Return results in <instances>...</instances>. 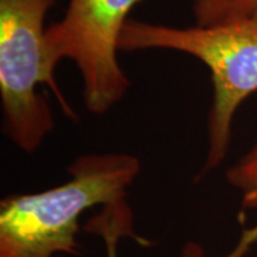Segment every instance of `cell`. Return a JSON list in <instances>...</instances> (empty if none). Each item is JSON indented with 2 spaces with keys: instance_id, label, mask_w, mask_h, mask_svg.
I'll list each match as a JSON object with an SVG mask.
<instances>
[{
  "instance_id": "1",
  "label": "cell",
  "mask_w": 257,
  "mask_h": 257,
  "mask_svg": "<svg viewBox=\"0 0 257 257\" xmlns=\"http://www.w3.org/2000/svg\"><path fill=\"white\" fill-rule=\"evenodd\" d=\"M139 173L138 157L86 155L70 165L66 183L6 196L0 202V257L77 256L83 213L99 204L124 203L127 187Z\"/></svg>"
},
{
  "instance_id": "2",
  "label": "cell",
  "mask_w": 257,
  "mask_h": 257,
  "mask_svg": "<svg viewBox=\"0 0 257 257\" xmlns=\"http://www.w3.org/2000/svg\"><path fill=\"white\" fill-rule=\"evenodd\" d=\"M149 49L186 53L210 70L213 96L202 175L213 172L227 156L236 111L257 92V20L192 28L128 20L120 35V52Z\"/></svg>"
},
{
  "instance_id": "3",
  "label": "cell",
  "mask_w": 257,
  "mask_h": 257,
  "mask_svg": "<svg viewBox=\"0 0 257 257\" xmlns=\"http://www.w3.org/2000/svg\"><path fill=\"white\" fill-rule=\"evenodd\" d=\"M59 0H0V99L3 133L23 150L35 153L55 127L45 94L46 84L66 116L76 113L57 86L49 60L45 20Z\"/></svg>"
},
{
  "instance_id": "4",
  "label": "cell",
  "mask_w": 257,
  "mask_h": 257,
  "mask_svg": "<svg viewBox=\"0 0 257 257\" xmlns=\"http://www.w3.org/2000/svg\"><path fill=\"white\" fill-rule=\"evenodd\" d=\"M140 0H69L62 20L46 29L49 60L76 63L83 103L92 114H104L130 87L119 60V40L128 15Z\"/></svg>"
},
{
  "instance_id": "5",
  "label": "cell",
  "mask_w": 257,
  "mask_h": 257,
  "mask_svg": "<svg viewBox=\"0 0 257 257\" xmlns=\"http://www.w3.org/2000/svg\"><path fill=\"white\" fill-rule=\"evenodd\" d=\"M93 229L100 234L104 241L106 257H117V243L121 237H135L132 229V213L126 203L104 207L99 217L93 221ZM256 240L257 226L254 229L248 230L246 236L240 241L239 247L227 257H241ZM184 257H203V253L199 247L189 248L184 251Z\"/></svg>"
},
{
  "instance_id": "6",
  "label": "cell",
  "mask_w": 257,
  "mask_h": 257,
  "mask_svg": "<svg viewBox=\"0 0 257 257\" xmlns=\"http://www.w3.org/2000/svg\"><path fill=\"white\" fill-rule=\"evenodd\" d=\"M197 26L257 20V0H193Z\"/></svg>"
},
{
  "instance_id": "7",
  "label": "cell",
  "mask_w": 257,
  "mask_h": 257,
  "mask_svg": "<svg viewBox=\"0 0 257 257\" xmlns=\"http://www.w3.org/2000/svg\"><path fill=\"white\" fill-rule=\"evenodd\" d=\"M227 182L239 190L243 210H257V140L247 153L227 170Z\"/></svg>"
}]
</instances>
